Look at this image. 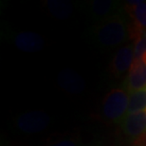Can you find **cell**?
<instances>
[{
	"label": "cell",
	"instance_id": "6da1fadb",
	"mask_svg": "<svg viewBox=\"0 0 146 146\" xmlns=\"http://www.w3.org/2000/svg\"><path fill=\"white\" fill-rule=\"evenodd\" d=\"M127 11L122 10L115 15L95 23L88 30V38L96 46L104 49L122 45L130 36Z\"/></svg>",
	"mask_w": 146,
	"mask_h": 146
},
{
	"label": "cell",
	"instance_id": "7a4b0ae2",
	"mask_svg": "<svg viewBox=\"0 0 146 146\" xmlns=\"http://www.w3.org/2000/svg\"><path fill=\"white\" fill-rule=\"evenodd\" d=\"M129 104V93L122 88H113L107 93L102 104V116L104 121L119 123L126 116Z\"/></svg>",
	"mask_w": 146,
	"mask_h": 146
},
{
	"label": "cell",
	"instance_id": "3957f363",
	"mask_svg": "<svg viewBox=\"0 0 146 146\" xmlns=\"http://www.w3.org/2000/svg\"><path fill=\"white\" fill-rule=\"evenodd\" d=\"M50 122V117L45 111L31 110L17 117L15 126L20 132L27 135H33L46 130Z\"/></svg>",
	"mask_w": 146,
	"mask_h": 146
},
{
	"label": "cell",
	"instance_id": "277c9868",
	"mask_svg": "<svg viewBox=\"0 0 146 146\" xmlns=\"http://www.w3.org/2000/svg\"><path fill=\"white\" fill-rule=\"evenodd\" d=\"M86 6L87 13L95 23L109 18L123 10L121 2L113 0H92Z\"/></svg>",
	"mask_w": 146,
	"mask_h": 146
},
{
	"label": "cell",
	"instance_id": "5b68a950",
	"mask_svg": "<svg viewBox=\"0 0 146 146\" xmlns=\"http://www.w3.org/2000/svg\"><path fill=\"white\" fill-rule=\"evenodd\" d=\"M135 59L134 44L130 43L122 46L114 55L111 62V71L116 77H121L126 73L128 74Z\"/></svg>",
	"mask_w": 146,
	"mask_h": 146
},
{
	"label": "cell",
	"instance_id": "8992f818",
	"mask_svg": "<svg viewBox=\"0 0 146 146\" xmlns=\"http://www.w3.org/2000/svg\"><path fill=\"white\" fill-rule=\"evenodd\" d=\"M119 127L125 137L135 141L146 132V110L126 115Z\"/></svg>",
	"mask_w": 146,
	"mask_h": 146
},
{
	"label": "cell",
	"instance_id": "52a82bcc",
	"mask_svg": "<svg viewBox=\"0 0 146 146\" xmlns=\"http://www.w3.org/2000/svg\"><path fill=\"white\" fill-rule=\"evenodd\" d=\"M146 87V64L141 59H135L123 84L128 93Z\"/></svg>",
	"mask_w": 146,
	"mask_h": 146
},
{
	"label": "cell",
	"instance_id": "ba28073f",
	"mask_svg": "<svg viewBox=\"0 0 146 146\" xmlns=\"http://www.w3.org/2000/svg\"><path fill=\"white\" fill-rule=\"evenodd\" d=\"M13 42L19 50L28 53H33L42 50L45 46L43 37L33 31H21L16 33Z\"/></svg>",
	"mask_w": 146,
	"mask_h": 146
},
{
	"label": "cell",
	"instance_id": "9c48e42d",
	"mask_svg": "<svg viewBox=\"0 0 146 146\" xmlns=\"http://www.w3.org/2000/svg\"><path fill=\"white\" fill-rule=\"evenodd\" d=\"M57 83L62 89L70 94H80L86 89V82L79 73L64 69L57 75Z\"/></svg>",
	"mask_w": 146,
	"mask_h": 146
},
{
	"label": "cell",
	"instance_id": "30bf717a",
	"mask_svg": "<svg viewBox=\"0 0 146 146\" xmlns=\"http://www.w3.org/2000/svg\"><path fill=\"white\" fill-rule=\"evenodd\" d=\"M127 13L133 19V24L146 30V1H127Z\"/></svg>",
	"mask_w": 146,
	"mask_h": 146
},
{
	"label": "cell",
	"instance_id": "8fae6325",
	"mask_svg": "<svg viewBox=\"0 0 146 146\" xmlns=\"http://www.w3.org/2000/svg\"><path fill=\"white\" fill-rule=\"evenodd\" d=\"M46 7L55 18L60 20L68 18L73 13V4L65 0H48Z\"/></svg>",
	"mask_w": 146,
	"mask_h": 146
},
{
	"label": "cell",
	"instance_id": "7c38bea8",
	"mask_svg": "<svg viewBox=\"0 0 146 146\" xmlns=\"http://www.w3.org/2000/svg\"><path fill=\"white\" fill-rule=\"evenodd\" d=\"M130 36L133 38L136 59H141L146 53V30L133 24L130 27Z\"/></svg>",
	"mask_w": 146,
	"mask_h": 146
},
{
	"label": "cell",
	"instance_id": "4fadbf2b",
	"mask_svg": "<svg viewBox=\"0 0 146 146\" xmlns=\"http://www.w3.org/2000/svg\"><path fill=\"white\" fill-rule=\"evenodd\" d=\"M146 110V87L129 93V104L126 115Z\"/></svg>",
	"mask_w": 146,
	"mask_h": 146
},
{
	"label": "cell",
	"instance_id": "5bb4252c",
	"mask_svg": "<svg viewBox=\"0 0 146 146\" xmlns=\"http://www.w3.org/2000/svg\"><path fill=\"white\" fill-rule=\"evenodd\" d=\"M46 146H84L81 141V139L78 136H70L66 138L58 139V141L51 142Z\"/></svg>",
	"mask_w": 146,
	"mask_h": 146
},
{
	"label": "cell",
	"instance_id": "9a60e30c",
	"mask_svg": "<svg viewBox=\"0 0 146 146\" xmlns=\"http://www.w3.org/2000/svg\"><path fill=\"white\" fill-rule=\"evenodd\" d=\"M133 146H146V132L142 134L141 137L133 141Z\"/></svg>",
	"mask_w": 146,
	"mask_h": 146
},
{
	"label": "cell",
	"instance_id": "2e32d148",
	"mask_svg": "<svg viewBox=\"0 0 146 146\" xmlns=\"http://www.w3.org/2000/svg\"><path fill=\"white\" fill-rule=\"evenodd\" d=\"M84 146H104V141L103 139H93L92 141L88 142L86 145H84Z\"/></svg>",
	"mask_w": 146,
	"mask_h": 146
}]
</instances>
